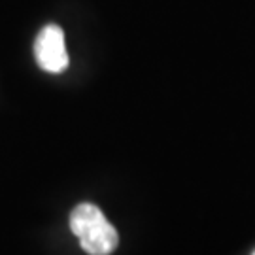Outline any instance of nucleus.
<instances>
[{
	"label": "nucleus",
	"instance_id": "f03ea898",
	"mask_svg": "<svg viewBox=\"0 0 255 255\" xmlns=\"http://www.w3.org/2000/svg\"><path fill=\"white\" fill-rule=\"evenodd\" d=\"M118 231L108 219L93 225L80 237L82 250L89 255H110L118 248Z\"/></svg>",
	"mask_w": 255,
	"mask_h": 255
},
{
	"label": "nucleus",
	"instance_id": "7ed1b4c3",
	"mask_svg": "<svg viewBox=\"0 0 255 255\" xmlns=\"http://www.w3.org/2000/svg\"><path fill=\"white\" fill-rule=\"evenodd\" d=\"M104 219H106V216L102 214V210L99 206L83 202L80 206H76L70 214V231L80 238L87 229H91L93 225L101 223Z\"/></svg>",
	"mask_w": 255,
	"mask_h": 255
},
{
	"label": "nucleus",
	"instance_id": "20e7f679",
	"mask_svg": "<svg viewBox=\"0 0 255 255\" xmlns=\"http://www.w3.org/2000/svg\"><path fill=\"white\" fill-rule=\"evenodd\" d=\"M254 255H255V254H254Z\"/></svg>",
	"mask_w": 255,
	"mask_h": 255
},
{
	"label": "nucleus",
	"instance_id": "f257e3e1",
	"mask_svg": "<svg viewBox=\"0 0 255 255\" xmlns=\"http://www.w3.org/2000/svg\"><path fill=\"white\" fill-rule=\"evenodd\" d=\"M34 57L42 70L59 74L68 66V53L64 46V34L61 27L47 25L40 30L34 42Z\"/></svg>",
	"mask_w": 255,
	"mask_h": 255
}]
</instances>
